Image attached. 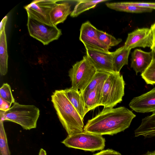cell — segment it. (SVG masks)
<instances>
[{
  "label": "cell",
  "mask_w": 155,
  "mask_h": 155,
  "mask_svg": "<svg viewBox=\"0 0 155 155\" xmlns=\"http://www.w3.org/2000/svg\"><path fill=\"white\" fill-rule=\"evenodd\" d=\"M97 71L87 56L76 62L68 71L71 83V87L82 93L92 80Z\"/></svg>",
  "instance_id": "obj_5"
},
{
  "label": "cell",
  "mask_w": 155,
  "mask_h": 155,
  "mask_svg": "<svg viewBox=\"0 0 155 155\" xmlns=\"http://www.w3.org/2000/svg\"><path fill=\"white\" fill-rule=\"evenodd\" d=\"M134 135L136 137L145 138L155 137V112L142 119L140 124L134 130Z\"/></svg>",
  "instance_id": "obj_14"
},
{
  "label": "cell",
  "mask_w": 155,
  "mask_h": 155,
  "mask_svg": "<svg viewBox=\"0 0 155 155\" xmlns=\"http://www.w3.org/2000/svg\"><path fill=\"white\" fill-rule=\"evenodd\" d=\"M39 115L40 110L35 106L21 104L16 102L7 111H0V119L17 124L26 130L36 127Z\"/></svg>",
  "instance_id": "obj_3"
},
{
  "label": "cell",
  "mask_w": 155,
  "mask_h": 155,
  "mask_svg": "<svg viewBox=\"0 0 155 155\" xmlns=\"http://www.w3.org/2000/svg\"><path fill=\"white\" fill-rule=\"evenodd\" d=\"M125 84L120 73H110L103 85L99 106L113 107L121 102L124 94Z\"/></svg>",
  "instance_id": "obj_4"
},
{
  "label": "cell",
  "mask_w": 155,
  "mask_h": 155,
  "mask_svg": "<svg viewBox=\"0 0 155 155\" xmlns=\"http://www.w3.org/2000/svg\"><path fill=\"white\" fill-rule=\"evenodd\" d=\"M8 19V16H5L2 20L0 25V33L5 30V26Z\"/></svg>",
  "instance_id": "obj_31"
},
{
  "label": "cell",
  "mask_w": 155,
  "mask_h": 155,
  "mask_svg": "<svg viewBox=\"0 0 155 155\" xmlns=\"http://www.w3.org/2000/svg\"><path fill=\"white\" fill-rule=\"evenodd\" d=\"M104 82H102L98 85L88 95L84 102L85 109L87 113L89 111L99 106Z\"/></svg>",
  "instance_id": "obj_20"
},
{
  "label": "cell",
  "mask_w": 155,
  "mask_h": 155,
  "mask_svg": "<svg viewBox=\"0 0 155 155\" xmlns=\"http://www.w3.org/2000/svg\"><path fill=\"white\" fill-rule=\"evenodd\" d=\"M97 30L89 21L83 23L80 29V40L84 46L109 51V50L111 47L105 45L100 40Z\"/></svg>",
  "instance_id": "obj_11"
},
{
  "label": "cell",
  "mask_w": 155,
  "mask_h": 155,
  "mask_svg": "<svg viewBox=\"0 0 155 155\" xmlns=\"http://www.w3.org/2000/svg\"><path fill=\"white\" fill-rule=\"evenodd\" d=\"M4 121L0 119V155H11L7 135L3 124Z\"/></svg>",
  "instance_id": "obj_24"
},
{
  "label": "cell",
  "mask_w": 155,
  "mask_h": 155,
  "mask_svg": "<svg viewBox=\"0 0 155 155\" xmlns=\"http://www.w3.org/2000/svg\"><path fill=\"white\" fill-rule=\"evenodd\" d=\"M129 105L137 112H155V87L141 95L134 97Z\"/></svg>",
  "instance_id": "obj_12"
},
{
  "label": "cell",
  "mask_w": 155,
  "mask_h": 155,
  "mask_svg": "<svg viewBox=\"0 0 155 155\" xmlns=\"http://www.w3.org/2000/svg\"><path fill=\"white\" fill-rule=\"evenodd\" d=\"M108 8L117 11L127 12L141 13L151 12L153 9L137 7L129 5L127 2H107L105 4Z\"/></svg>",
  "instance_id": "obj_19"
},
{
  "label": "cell",
  "mask_w": 155,
  "mask_h": 155,
  "mask_svg": "<svg viewBox=\"0 0 155 155\" xmlns=\"http://www.w3.org/2000/svg\"><path fill=\"white\" fill-rule=\"evenodd\" d=\"M153 44V36L151 29L142 28L129 33L124 46L131 50L137 47H148L151 49Z\"/></svg>",
  "instance_id": "obj_10"
},
{
  "label": "cell",
  "mask_w": 155,
  "mask_h": 155,
  "mask_svg": "<svg viewBox=\"0 0 155 155\" xmlns=\"http://www.w3.org/2000/svg\"><path fill=\"white\" fill-rule=\"evenodd\" d=\"M11 104L0 97V111H6L10 108Z\"/></svg>",
  "instance_id": "obj_29"
},
{
  "label": "cell",
  "mask_w": 155,
  "mask_h": 155,
  "mask_svg": "<svg viewBox=\"0 0 155 155\" xmlns=\"http://www.w3.org/2000/svg\"><path fill=\"white\" fill-rule=\"evenodd\" d=\"M93 155H122L119 152L112 149H107L102 150Z\"/></svg>",
  "instance_id": "obj_28"
},
{
  "label": "cell",
  "mask_w": 155,
  "mask_h": 155,
  "mask_svg": "<svg viewBox=\"0 0 155 155\" xmlns=\"http://www.w3.org/2000/svg\"><path fill=\"white\" fill-rule=\"evenodd\" d=\"M155 57L152 51H145L141 49H136L132 53L130 67L136 75L143 73L148 68Z\"/></svg>",
  "instance_id": "obj_13"
},
{
  "label": "cell",
  "mask_w": 155,
  "mask_h": 155,
  "mask_svg": "<svg viewBox=\"0 0 155 155\" xmlns=\"http://www.w3.org/2000/svg\"><path fill=\"white\" fill-rule=\"evenodd\" d=\"M71 5L65 2L57 4L51 10L50 13V17L52 23L55 26L60 23H63L68 16L71 14Z\"/></svg>",
  "instance_id": "obj_15"
},
{
  "label": "cell",
  "mask_w": 155,
  "mask_h": 155,
  "mask_svg": "<svg viewBox=\"0 0 155 155\" xmlns=\"http://www.w3.org/2000/svg\"><path fill=\"white\" fill-rule=\"evenodd\" d=\"M131 50L123 46L112 52L113 64L115 72L120 73L122 68L128 64Z\"/></svg>",
  "instance_id": "obj_17"
},
{
  "label": "cell",
  "mask_w": 155,
  "mask_h": 155,
  "mask_svg": "<svg viewBox=\"0 0 155 155\" xmlns=\"http://www.w3.org/2000/svg\"><path fill=\"white\" fill-rule=\"evenodd\" d=\"M86 56L97 71L115 72L112 61V52L84 46Z\"/></svg>",
  "instance_id": "obj_9"
},
{
  "label": "cell",
  "mask_w": 155,
  "mask_h": 155,
  "mask_svg": "<svg viewBox=\"0 0 155 155\" xmlns=\"http://www.w3.org/2000/svg\"><path fill=\"white\" fill-rule=\"evenodd\" d=\"M150 28L152 31L153 38V45L151 50L153 52L155 56V22L151 25Z\"/></svg>",
  "instance_id": "obj_30"
},
{
  "label": "cell",
  "mask_w": 155,
  "mask_h": 155,
  "mask_svg": "<svg viewBox=\"0 0 155 155\" xmlns=\"http://www.w3.org/2000/svg\"><path fill=\"white\" fill-rule=\"evenodd\" d=\"M142 79L147 84H155V57L150 65L141 74Z\"/></svg>",
  "instance_id": "obj_25"
},
{
  "label": "cell",
  "mask_w": 155,
  "mask_h": 155,
  "mask_svg": "<svg viewBox=\"0 0 155 155\" xmlns=\"http://www.w3.org/2000/svg\"><path fill=\"white\" fill-rule=\"evenodd\" d=\"M28 29L30 36L44 45L58 39L62 35L56 26L47 25L28 17Z\"/></svg>",
  "instance_id": "obj_7"
},
{
  "label": "cell",
  "mask_w": 155,
  "mask_h": 155,
  "mask_svg": "<svg viewBox=\"0 0 155 155\" xmlns=\"http://www.w3.org/2000/svg\"><path fill=\"white\" fill-rule=\"evenodd\" d=\"M97 32L100 40L107 47H111L116 46L122 41L121 39H117L112 35L98 29Z\"/></svg>",
  "instance_id": "obj_23"
},
{
  "label": "cell",
  "mask_w": 155,
  "mask_h": 155,
  "mask_svg": "<svg viewBox=\"0 0 155 155\" xmlns=\"http://www.w3.org/2000/svg\"><path fill=\"white\" fill-rule=\"evenodd\" d=\"M38 155H47L46 151L42 148L40 150Z\"/></svg>",
  "instance_id": "obj_32"
},
{
  "label": "cell",
  "mask_w": 155,
  "mask_h": 155,
  "mask_svg": "<svg viewBox=\"0 0 155 155\" xmlns=\"http://www.w3.org/2000/svg\"><path fill=\"white\" fill-rule=\"evenodd\" d=\"M136 115L124 107H104L89 120L84 131L100 135H113L124 131L130 126Z\"/></svg>",
  "instance_id": "obj_1"
},
{
  "label": "cell",
  "mask_w": 155,
  "mask_h": 155,
  "mask_svg": "<svg viewBox=\"0 0 155 155\" xmlns=\"http://www.w3.org/2000/svg\"><path fill=\"white\" fill-rule=\"evenodd\" d=\"M129 5L137 7L155 9V2H127Z\"/></svg>",
  "instance_id": "obj_27"
},
{
  "label": "cell",
  "mask_w": 155,
  "mask_h": 155,
  "mask_svg": "<svg viewBox=\"0 0 155 155\" xmlns=\"http://www.w3.org/2000/svg\"><path fill=\"white\" fill-rule=\"evenodd\" d=\"M64 91L69 101L84 119L87 113L84 101L79 91L71 87L64 90Z\"/></svg>",
  "instance_id": "obj_16"
},
{
  "label": "cell",
  "mask_w": 155,
  "mask_h": 155,
  "mask_svg": "<svg viewBox=\"0 0 155 155\" xmlns=\"http://www.w3.org/2000/svg\"><path fill=\"white\" fill-rule=\"evenodd\" d=\"M143 155H155V150L151 151H148Z\"/></svg>",
  "instance_id": "obj_33"
},
{
  "label": "cell",
  "mask_w": 155,
  "mask_h": 155,
  "mask_svg": "<svg viewBox=\"0 0 155 155\" xmlns=\"http://www.w3.org/2000/svg\"><path fill=\"white\" fill-rule=\"evenodd\" d=\"M58 1L55 0H35L24 8L27 12L28 17L47 25H54L51 20L50 13Z\"/></svg>",
  "instance_id": "obj_8"
},
{
  "label": "cell",
  "mask_w": 155,
  "mask_h": 155,
  "mask_svg": "<svg viewBox=\"0 0 155 155\" xmlns=\"http://www.w3.org/2000/svg\"><path fill=\"white\" fill-rule=\"evenodd\" d=\"M8 54L6 37L5 30L0 33V73L2 76L8 71Z\"/></svg>",
  "instance_id": "obj_18"
},
{
  "label": "cell",
  "mask_w": 155,
  "mask_h": 155,
  "mask_svg": "<svg viewBox=\"0 0 155 155\" xmlns=\"http://www.w3.org/2000/svg\"><path fill=\"white\" fill-rule=\"evenodd\" d=\"M107 1L106 0L77 1L78 2L73 10L72 11L70 16L72 17H77L82 13L90 9L94 8L98 4Z\"/></svg>",
  "instance_id": "obj_21"
},
{
  "label": "cell",
  "mask_w": 155,
  "mask_h": 155,
  "mask_svg": "<svg viewBox=\"0 0 155 155\" xmlns=\"http://www.w3.org/2000/svg\"><path fill=\"white\" fill-rule=\"evenodd\" d=\"M51 101L59 120L68 135L84 131V119L69 101L64 90L54 91L51 96Z\"/></svg>",
  "instance_id": "obj_2"
},
{
  "label": "cell",
  "mask_w": 155,
  "mask_h": 155,
  "mask_svg": "<svg viewBox=\"0 0 155 155\" xmlns=\"http://www.w3.org/2000/svg\"><path fill=\"white\" fill-rule=\"evenodd\" d=\"M109 73L106 72L97 71L88 86L80 93L84 102L89 93L98 85L104 82Z\"/></svg>",
  "instance_id": "obj_22"
},
{
  "label": "cell",
  "mask_w": 155,
  "mask_h": 155,
  "mask_svg": "<svg viewBox=\"0 0 155 155\" xmlns=\"http://www.w3.org/2000/svg\"><path fill=\"white\" fill-rule=\"evenodd\" d=\"M61 143L68 147L93 152L102 150L105 147V140L101 135L84 131L68 135Z\"/></svg>",
  "instance_id": "obj_6"
},
{
  "label": "cell",
  "mask_w": 155,
  "mask_h": 155,
  "mask_svg": "<svg viewBox=\"0 0 155 155\" xmlns=\"http://www.w3.org/2000/svg\"><path fill=\"white\" fill-rule=\"evenodd\" d=\"M0 97L11 104L15 100L13 96L10 86L7 83H4L0 88Z\"/></svg>",
  "instance_id": "obj_26"
}]
</instances>
